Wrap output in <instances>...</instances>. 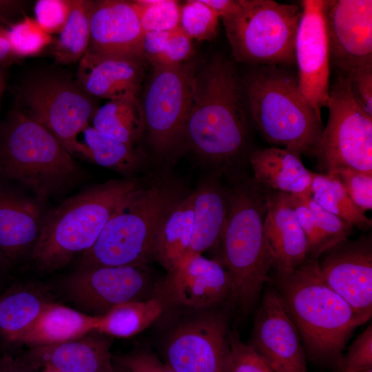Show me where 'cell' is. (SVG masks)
Here are the masks:
<instances>
[{
    "label": "cell",
    "instance_id": "1",
    "mask_svg": "<svg viewBox=\"0 0 372 372\" xmlns=\"http://www.w3.org/2000/svg\"><path fill=\"white\" fill-rule=\"evenodd\" d=\"M247 113L234 65L220 55L212 58L196 72L185 145L216 165L236 161L247 143Z\"/></svg>",
    "mask_w": 372,
    "mask_h": 372
},
{
    "label": "cell",
    "instance_id": "2",
    "mask_svg": "<svg viewBox=\"0 0 372 372\" xmlns=\"http://www.w3.org/2000/svg\"><path fill=\"white\" fill-rule=\"evenodd\" d=\"M276 290L312 360L337 363L362 323L351 307L323 278L318 259L275 276Z\"/></svg>",
    "mask_w": 372,
    "mask_h": 372
},
{
    "label": "cell",
    "instance_id": "3",
    "mask_svg": "<svg viewBox=\"0 0 372 372\" xmlns=\"http://www.w3.org/2000/svg\"><path fill=\"white\" fill-rule=\"evenodd\" d=\"M141 185L110 180L65 200L45 214L30 257L41 271L52 272L89 250L122 205Z\"/></svg>",
    "mask_w": 372,
    "mask_h": 372
},
{
    "label": "cell",
    "instance_id": "4",
    "mask_svg": "<svg viewBox=\"0 0 372 372\" xmlns=\"http://www.w3.org/2000/svg\"><path fill=\"white\" fill-rule=\"evenodd\" d=\"M187 193L174 180L158 178L140 187L108 221L79 268L146 265L153 259L165 216Z\"/></svg>",
    "mask_w": 372,
    "mask_h": 372
},
{
    "label": "cell",
    "instance_id": "5",
    "mask_svg": "<svg viewBox=\"0 0 372 372\" xmlns=\"http://www.w3.org/2000/svg\"><path fill=\"white\" fill-rule=\"evenodd\" d=\"M80 168L60 141L24 111L0 123V182L30 189L41 203L73 185Z\"/></svg>",
    "mask_w": 372,
    "mask_h": 372
},
{
    "label": "cell",
    "instance_id": "6",
    "mask_svg": "<svg viewBox=\"0 0 372 372\" xmlns=\"http://www.w3.org/2000/svg\"><path fill=\"white\" fill-rule=\"evenodd\" d=\"M267 192L254 180L228 191V212L220 240L221 264L231 278L232 298L245 311L271 280L273 261L264 230Z\"/></svg>",
    "mask_w": 372,
    "mask_h": 372
},
{
    "label": "cell",
    "instance_id": "7",
    "mask_svg": "<svg viewBox=\"0 0 372 372\" xmlns=\"http://www.w3.org/2000/svg\"><path fill=\"white\" fill-rule=\"evenodd\" d=\"M247 112L269 143L312 152L324 127L300 92L297 77L276 65L258 66L242 81Z\"/></svg>",
    "mask_w": 372,
    "mask_h": 372
},
{
    "label": "cell",
    "instance_id": "8",
    "mask_svg": "<svg viewBox=\"0 0 372 372\" xmlns=\"http://www.w3.org/2000/svg\"><path fill=\"white\" fill-rule=\"evenodd\" d=\"M234 14L222 19L234 59L246 64L295 63L301 6L272 0H240Z\"/></svg>",
    "mask_w": 372,
    "mask_h": 372
},
{
    "label": "cell",
    "instance_id": "9",
    "mask_svg": "<svg viewBox=\"0 0 372 372\" xmlns=\"http://www.w3.org/2000/svg\"><path fill=\"white\" fill-rule=\"evenodd\" d=\"M196 70L187 62L152 68L141 102L148 143L161 160L172 159L185 145Z\"/></svg>",
    "mask_w": 372,
    "mask_h": 372
},
{
    "label": "cell",
    "instance_id": "10",
    "mask_svg": "<svg viewBox=\"0 0 372 372\" xmlns=\"http://www.w3.org/2000/svg\"><path fill=\"white\" fill-rule=\"evenodd\" d=\"M326 127L312 153L324 174L352 169L372 174V117L354 101L342 73L329 90Z\"/></svg>",
    "mask_w": 372,
    "mask_h": 372
},
{
    "label": "cell",
    "instance_id": "11",
    "mask_svg": "<svg viewBox=\"0 0 372 372\" xmlns=\"http://www.w3.org/2000/svg\"><path fill=\"white\" fill-rule=\"evenodd\" d=\"M21 97L25 112L55 136L69 152L76 135L90 125L97 107L75 81L42 74L28 81Z\"/></svg>",
    "mask_w": 372,
    "mask_h": 372
},
{
    "label": "cell",
    "instance_id": "12",
    "mask_svg": "<svg viewBox=\"0 0 372 372\" xmlns=\"http://www.w3.org/2000/svg\"><path fill=\"white\" fill-rule=\"evenodd\" d=\"M149 283L145 265L90 267L68 277L64 290L76 307L101 316L119 304L141 300Z\"/></svg>",
    "mask_w": 372,
    "mask_h": 372
},
{
    "label": "cell",
    "instance_id": "13",
    "mask_svg": "<svg viewBox=\"0 0 372 372\" xmlns=\"http://www.w3.org/2000/svg\"><path fill=\"white\" fill-rule=\"evenodd\" d=\"M229 335L226 319L219 313L188 320L168 337L165 363L176 372H224Z\"/></svg>",
    "mask_w": 372,
    "mask_h": 372
},
{
    "label": "cell",
    "instance_id": "14",
    "mask_svg": "<svg viewBox=\"0 0 372 372\" xmlns=\"http://www.w3.org/2000/svg\"><path fill=\"white\" fill-rule=\"evenodd\" d=\"M233 296V285L221 262L188 253L167 271L156 287V296L167 306L203 310Z\"/></svg>",
    "mask_w": 372,
    "mask_h": 372
},
{
    "label": "cell",
    "instance_id": "15",
    "mask_svg": "<svg viewBox=\"0 0 372 372\" xmlns=\"http://www.w3.org/2000/svg\"><path fill=\"white\" fill-rule=\"evenodd\" d=\"M326 0H303L295 44L298 87L318 113L327 105L330 54L324 10Z\"/></svg>",
    "mask_w": 372,
    "mask_h": 372
},
{
    "label": "cell",
    "instance_id": "16",
    "mask_svg": "<svg viewBox=\"0 0 372 372\" xmlns=\"http://www.w3.org/2000/svg\"><path fill=\"white\" fill-rule=\"evenodd\" d=\"M322 255L318 265L323 278L366 323L372 316L371 236L348 239Z\"/></svg>",
    "mask_w": 372,
    "mask_h": 372
},
{
    "label": "cell",
    "instance_id": "17",
    "mask_svg": "<svg viewBox=\"0 0 372 372\" xmlns=\"http://www.w3.org/2000/svg\"><path fill=\"white\" fill-rule=\"evenodd\" d=\"M330 61L344 74L372 64V1L326 0Z\"/></svg>",
    "mask_w": 372,
    "mask_h": 372
},
{
    "label": "cell",
    "instance_id": "18",
    "mask_svg": "<svg viewBox=\"0 0 372 372\" xmlns=\"http://www.w3.org/2000/svg\"><path fill=\"white\" fill-rule=\"evenodd\" d=\"M249 345L273 372H307L300 335L274 289L262 298Z\"/></svg>",
    "mask_w": 372,
    "mask_h": 372
},
{
    "label": "cell",
    "instance_id": "19",
    "mask_svg": "<svg viewBox=\"0 0 372 372\" xmlns=\"http://www.w3.org/2000/svg\"><path fill=\"white\" fill-rule=\"evenodd\" d=\"M143 37L133 1H94L87 52L103 56L145 59Z\"/></svg>",
    "mask_w": 372,
    "mask_h": 372
},
{
    "label": "cell",
    "instance_id": "20",
    "mask_svg": "<svg viewBox=\"0 0 372 372\" xmlns=\"http://www.w3.org/2000/svg\"><path fill=\"white\" fill-rule=\"evenodd\" d=\"M143 58L103 56L86 51L79 61L76 83L92 98L110 100L137 95L145 79Z\"/></svg>",
    "mask_w": 372,
    "mask_h": 372
},
{
    "label": "cell",
    "instance_id": "21",
    "mask_svg": "<svg viewBox=\"0 0 372 372\" xmlns=\"http://www.w3.org/2000/svg\"><path fill=\"white\" fill-rule=\"evenodd\" d=\"M264 230L275 276L291 272L307 259V240L298 220L290 194L267 192Z\"/></svg>",
    "mask_w": 372,
    "mask_h": 372
},
{
    "label": "cell",
    "instance_id": "22",
    "mask_svg": "<svg viewBox=\"0 0 372 372\" xmlns=\"http://www.w3.org/2000/svg\"><path fill=\"white\" fill-rule=\"evenodd\" d=\"M111 337L92 331L69 342L30 348L21 355L32 367L60 372H114Z\"/></svg>",
    "mask_w": 372,
    "mask_h": 372
},
{
    "label": "cell",
    "instance_id": "23",
    "mask_svg": "<svg viewBox=\"0 0 372 372\" xmlns=\"http://www.w3.org/2000/svg\"><path fill=\"white\" fill-rule=\"evenodd\" d=\"M40 202L0 187V258L17 260L30 253L39 238L43 218Z\"/></svg>",
    "mask_w": 372,
    "mask_h": 372
},
{
    "label": "cell",
    "instance_id": "24",
    "mask_svg": "<svg viewBox=\"0 0 372 372\" xmlns=\"http://www.w3.org/2000/svg\"><path fill=\"white\" fill-rule=\"evenodd\" d=\"M249 162L253 180L265 189L310 196L312 172L304 165L299 154L271 147L254 152Z\"/></svg>",
    "mask_w": 372,
    "mask_h": 372
},
{
    "label": "cell",
    "instance_id": "25",
    "mask_svg": "<svg viewBox=\"0 0 372 372\" xmlns=\"http://www.w3.org/2000/svg\"><path fill=\"white\" fill-rule=\"evenodd\" d=\"M98 318L49 301L17 344L30 349L74 340L94 331Z\"/></svg>",
    "mask_w": 372,
    "mask_h": 372
},
{
    "label": "cell",
    "instance_id": "26",
    "mask_svg": "<svg viewBox=\"0 0 372 372\" xmlns=\"http://www.w3.org/2000/svg\"><path fill=\"white\" fill-rule=\"evenodd\" d=\"M194 192L193 229L189 253L203 254L218 244L228 212V191L215 179Z\"/></svg>",
    "mask_w": 372,
    "mask_h": 372
},
{
    "label": "cell",
    "instance_id": "27",
    "mask_svg": "<svg viewBox=\"0 0 372 372\" xmlns=\"http://www.w3.org/2000/svg\"><path fill=\"white\" fill-rule=\"evenodd\" d=\"M194 192L169 211L159 228L153 259L169 271L189 253L193 229Z\"/></svg>",
    "mask_w": 372,
    "mask_h": 372
},
{
    "label": "cell",
    "instance_id": "28",
    "mask_svg": "<svg viewBox=\"0 0 372 372\" xmlns=\"http://www.w3.org/2000/svg\"><path fill=\"white\" fill-rule=\"evenodd\" d=\"M91 123L101 134L132 147L145 132L142 104L137 95L108 101L97 107Z\"/></svg>",
    "mask_w": 372,
    "mask_h": 372
},
{
    "label": "cell",
    "instance_id": "29",
    "mask_svg": "<svg viewBox=\"0 0 372 372\" xmlns=\"http://www.w3.org/2000/svg\"><path fill=\"white\" fill-rule=\"evenodd\" d=\"M69 153L98 165L119 172L129 173L140 164L134 149L97 131L91 125L84 127L75 137Z\"/></svg>",
    "mask_w": 372,
    "mask_h": 372
},
{
    "label": "cell",
    "instance_id": "30",
    "mask_svg": "<svg viewBox=\"0 0 372 372\" xmlns=\"http://www.w3.org/2000/svg\"><path fill=\"white\" fill-rule=\"evenodd\" d=\"M164 310L156 297L127 301L99 316L94 331L109 337L130 338L149 327Z\"/></svg>",
    "mask_w": 372,
    "mask_h": 372
},
{
    "label": "cell",
    "instance_id": "31",
    "mask_svg": "<svg viewBox=\"0 0 372 372\" xmlns=\"http://www.w3.org/2000/svg\"><path fill=\"white\" fill-rule=\"evenodd\" d=\"M94 3L89 0H72L68 20L52 43L51 52L57 63L71 64L80 61L85 54L90 43Z\"/></svg>",
    "mask_w": 372,
    "mask_h": 372
},
{
    "label": "cell",
    "instance_id": "32",
    "mask_svg": "<svg viewBox=\"0 0 372 372\" xmlns=\"http://www.w3.org/2000/svg\"><path fill=\"white\" fill-rule=\"evenodd\" d=\"M49 301L39 292L19 289L0 298V335L17 343Z\"/></svg>",
    "mask_w": 372,
    "mask_h": 372
},
{
    "label": "cell",
    "instance_id": "33",
    "mask_svg": "<svg viewBox=\"0 0 372 372\" xmlns=\"http://www.w3.org/2000/svg\"><path fill=\"white\" fill-rule=\"evenodd\" d=\"M310 197L329 212L361 230H369L372 221L347 195L334 174L312 172Z\"/></svg>",
    "mask_w": 372,
    "mask_h": 372
},
{
    "label": "cell",
    "instance_id": "34",
    "mask_svg": "<svg viewBox=\"0 0 372 372\" xmlns=\"http://www.w3.org/2000/svg\"><path fill=\"white\" fill-rule=\"evenodd\" d=\"M7 37L14 55L22 58L35 55L52 44V35L28 17L6 26Z\"/></svg>",
    "mask_w": 372,
    "mask_h": 372
},
{
    "label": "cell",
    "instance_id": "35",
    "mask_svg": "<svg viewBox=\"0 0 372 372\" xmlns=\"http://www.w3.org/2000/svg\"><path fill=\"white\" fill-rule=\"evenodd\" d=\"M143 32L169 31L179 27L180 7L174 0L133 1Z\"/></svg>",
    "mask_w": 372,
    "mask_h": 372
},
{
    "label": "cell",
    "instance_id": "36",
    "mask_svg": "<svg viewBox=\"0 0 372 372\" xmlns=\"http://www.w3.org/2000/svg\"><path fill=\"white\" fill-rule=\"evenodd\" d=\"M219 17L202 0L187 1L180 8L179 27L192 39L211 40L218 32Z\"/></svg>",
    "mask_w": 372,
    "mask_h": 372
},
{
    "label": "cell",
    "instance_id": "37",
    "mask_svg": "<svg viewBox=\"0 0 372 372\" xmlns=\"http://www.w3.org/2000/svg\"><path fill=\"white\" fill-rule=\"evenodd\" d=\"M300 196L313 213L318 223L322 240L323 254L348 240L353 226L324 209L313 200L310 196Z\"/></svg>",
    "mask_w": 372,
    "mask_h": 372
},
{
    "label": "cell",
    "instance_id": "38",
    "mask_svg": "<svg viewBox=\"0 0 372 372\" xmlns=\"http://www.w3.org/2000/svg\"><path fill=\"white\" fill-rule=\"evenodd\" d=\"M224 372H273L249 344L229 333Z\"/></svg>",
    "mask_w": 372,
    "mask_h": 372
},
{
    "label": "cell",
    "instance_id": "39",
    "mask_svg": "<svg viewBox=\"0 0 372 372\" xmlns=\"http://www.w3.org/2000/svg\"><path fill=\"white\" fill-rule=\"evenodd\" d=\"M372 369V325L352 342L336 364L335 372H360Z\"/></svg>",
    "mask_w": 372,
    "mask_h": 372
},
{
    "label": "cell",
    "instance_id": "40",
    "mask_svg": "<svg viewBox=\"0 0 372 372\" xmlns=\"http://www.w3.org/2000/svg\"><path fill=\"white\" fill-rule=\"evenodd\" d=\"M347 195L362 211L372 209V174L352 169H342L335 173Z\"/></svg>",
    "mask_w": 372,
    "mask_h": 372
},
{
    "label": "cell",
    "instance_id": "41",
    "mask_svg": "<svg viewBox=\"0 0 372 372\" xmlns=\"http://www.w3.org/2000/svg\"><path fill=\"white\" fill-rule=\"evenodd\" d=\"M72 0H39L34 5L35 20L48 34H59L69 17Z\"/></svg>",
    "mask_w": 372,
    "mask_h": 372
},
{
    "label": "cell",
    "instance_id": "42",
    "mask_svg": "<svg viewBox=\"0 0 372 372\" xmlns=\"http://www.w3.org/2000/svg\"><path fill=\"white\" fill-rule=\"evenodd\" d=\"M193 53L192 39L178 27L172 30L163 52L151 65L152 68L178 65L186 63Z\"/></svg>",
    "mask_w": 372,
    "mask_h": 372
},
{
    "label": "cell",
    "instance_id": "43",
    "mask_svg": "<svg viewBox=\"0 0 372 372\" xmlns=\"http://www.w3.org/2000/svg\"><path fill=\"white\" fill-rule=\"evenodd\" d=\"M290 196L298 220L307 240V259H318L322 255L323 249L322 237L316 220L300 196Z\"/></svg>",
    "mask_w": 372,
    "mask_h": 372
},
{
    "label": "cell",
    "instance_id": "44",
    "mask_svg": "<svg viewBox=\"0 0 372 372\" xmlns=\"http://www.w3.org/2000/svg\"><path fill=\"white\" fill-rule=\"evenodd\" d=\"M343 74L348 79L355 103L372 117V64L357 68Z\"/></svg>",
    "mask_w": 372,
    "mask_h": 372
},
{
    "label": "cell",
    "instance_id": "45",
    "mask_svg": "<svg viewBox=\"0 0 372 372\" xmlns=\"http://www.w3.org/2000/svg\"><path fill=\"white\" fill-rule=\"evenodd\" d=\"M116 359L131 372H176L149 352H134Z\"/></svg>",
    "mask_w": 372,
    "mask_h": 372
},
{
    "label": "cell",
    "instance_id": "46",
    "mask_svg": "<svg viewBox=\"0 0 372 372\" xmlns=\"http://www.w3.org/2000/svg\"><path fill=\"white\" fill-rule=\"evenodd\" d=\"M41 370L30 366L21 355L6 354L0 358V372H40Z\"/></svg>",
    "mask_w": 372,
    "mask_h": 372
},
{
    "label": "cell",
    "instance_id": "47",
    "mask_svg": "<svg viewBox=\"0 0 372 372\" xmlns=\"http://www.w3.org/2000/svg\"><path fill=\"white\" fill-rule=\"evenodd\" d=\"M213 10L221 19L226 18L238 11L240 0H202Z\"/></svg>",
    "mask_w": 372,
    "mask_h": 372
},
{
    "label": "cell",
    "instance_id": "48",
    "mask_svg": "<svg viewBox=\"0 0 372 372\" xmlns=\"http://www.w3.org/2000/svg\"><path fill=\"white\" fill-rule=\"evenodd\" d=\"M23 3L21 1L0 0V24L10 25V19L21 11Z\"/></svg>",
    "mask_w": 372,
    "mask_h": 372
},
{
    "label": "cell",
    "instance_id": "49",
    "mask_svg": "<svg viewBox=\"0 0 372 372\" xmlns=\"http://www.w3.org/2000/svg\"><path fill=\"white\" fill-rule=\"evenodd\" d=\"M17 58L14 55L6 32V26L0 24V66L13 63Z\"/></svg>",
    "mask_w": 372,
    "mask_h": 372
},
{
    "label": "cell",
    "instance_id": "50",
    "mask_svg": "<svg viewBox=\"0 0 372 372\" xmlns=\"http://www.w3.org/2000/svg\"><path fill=\"white\" fill-rule=\"evenodd\" d=\"M114 372H131L125 366L116 358H113Z\"/></svg>",
    "mask_w": 372,
    "mask_h": 372
},
{
    "label": "cell",
    "instance_id": "51",
    "mask_svg": "<svg viewBox=\"0 0 372 372\" xmlns=\"http://www.w3.org/2000/svg\"><path fill=\"white\" fill-rule=\"evenodd\" d=\"M5 87V75L3 67L0 66V97Z\"/></svg>",
    "mask_w": 372,
    "mask_h": 372
},
{
    "label": "cell",
    "instance_id": "52",
    "mask_svg": "<svg viewBox=\"0 0 372 372\" xmlns=\"http://www.w3.org/2000/svg\"><path fill=\"white\" fill-rule=\"evenodd\" d=\"M40 372H60L53 368H51V367H44L43 369H41V370L40 371Z\"/></svg>",
    "mask_w": 372,
    "mask_h": 372
},
{
    "label": "cell",
    "instance_id": "53",
    "mask_svg": "<svg viewBox=\"0 0 372 372\" xmlns=\"http://www.w3.org/2000/svg\"><path fill=\"white\" fill-rule=\"evenodd\" d=\"M360 372H372V369H368V370H365V371H360Z\"/></svg>",
    "mask_w": 372,
    "mask_h": 372
}]
</instances>
